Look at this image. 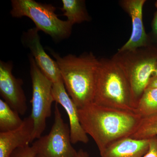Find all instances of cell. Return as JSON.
I'll use <instances>...</instances> for the list:
<instances>
[{"label":"cell","mask_w":157,"mask_h":157,"mask_svg":"<svg viewBox=\"0 0 157 157\" xmlns=\"http://www.w3.org/2000/svg\"><path fill=\"white\" fill-rule=\"evenodd\" d=\"M52 94L54 101L60 104L67 114L72 144L78 142L87 143L89 140L80 124L78 108L67 92L63 79L53 83Z\"/></svg>","instance_id":"30bf717a"},{"label":"cell","mask_w":157,"mask_h":157,"mask_svg":"<svg viewBox=\"0 0 157 157\" xmlns=\"http://www.w3.org/2000/svg\"><path fill=\"white\" fill-rule=\"evenodd\" d=\"M149 146V139L126 137L111 144L100 155L101 157H143Z\"/></svg>","instance_id":"4fadbf2b"},{"label":"cell","mask_w":157,"mask_h":157,"mask_svg":"<svg viewBox=\"0 0 157 157\" xmlns=\"http://www.w3.org/2000/svg\"><path fill=\"white\" fill-rule=\"evenodd\" d=\"M63 16L71 24L81 23L89 21L91 18L86 7L85 1L83 0H62Z\"/></svg>","instance_id":"5bb4252c"},{"label":"cell","mask_w":157,"mask_h":157,"mask_svg":"<svg viewBox=\"0 0 157 157\" xmlns=\"http://www.w3.org/2000/svg\"><path fill=\"white\" fill-rule=\"evenodd\" d=\"M33 130L34 121L29 116L18 129L0 132V157H11L16 149L29 145Z\"/></svg>","instance_id":"7c38bea8"},{"label":"cell","mask_w":157,"mask_h":157,"mask_svg":"<svg viewBox=\"0 0 157 157\" xmlns=\"http://www.w3.org/2000/svg\"><path fill=\"white\" fill-rule=\"evenodd\" d=\"M111 59L126 77L136 108L156 68L157 48L151 45L134 50H118Z\"/></svg>","instance_id":"277c9868"},{"label":"cell","mask_w":157,"mask_h":157,"mask_svg":"<svg viewBox=\"0 0 157 157\" xmlns=\"http://www.w3.org/2000/svg\"><path fill=\"white\" fill-rule=\"evenodd\" d=\"M33 87L31 116L34 121L31 143L41 136L46 128V121L52 114L54 101L52 94L53 83L42 73L32 56L29 57Z\"/></svg>","instance_id":"8992f818"},{"label":"cell","mask_w":157,"mask_h":157,"mask_svg":"<svg viewBox=\"0 0 157 157\" xmlns=\"http://www.w3.org/2000/svg\"><path fill=\"white\" fill-rule=\"evenodd\" d=\"M20 114L0 99V132L14 131L21 126L23 123Z\"/></svg>","instance_id":"9a60e30c"},{"label":"cell","mask_w":157,"mask_h":157,"mask_svg":"<svg viewBox=\"0 0 157 157\" xmlns=\"http://www.w3.org/2000/svg\"><path fill=\"white\" fill-rule=\"evenodd\" d=\"M146 0H121L120 6L132 19V32L128 41L118 51L132 50L151 45L149 34L144 25L143 9Z\"/></svg>","instance_id":"9c48e42d"},{"label":"cell","mask_w":157,"mask_h":157,"mask_svg":"<svg viewBox=\"0 0 157 157\" xmlns=\"http://www.w3.org/2000/svg\"><path fill=\"white\" fill-rule=\"evenodd\" d=\"M76 157H90V156L87 152L85 151L83 149H81L77 151Z\"/></svg>","instance_id":"7402d4cb"},{"label":"cell","mask_w":157,"mask_h":157,"mask_svg":"<svg viewBox=\"0 0 157 157\" xmlns=\"http://www.w3.org/2000/svg\"><path fill=\"white\" fill-rule=\"evenodd\" d=\"M35 153L32 145H26L16 149L11 155V157H35Z\"/></svg>","instance_id":"ac0fdd59"},{"label":"cell","mask_w":157,"mask_h":157,"mask_svg":"<svg viewBox=\"0 0 157 157\" xmlns=\"http://www.w3.org/2000/svg\"><path fill=\"white\" fill-rule=\"evenodd\" d=\"M82 127L94 140L100 153L115 141L131 137L142 118L135 113L92 103L78 109Z\"/></svg>","instance_id":"6da1fadb"},{"label":"cell","mask_w":157,"mask_h":157,"mask_svg":"<svg viewBox=\"0 0 157 157\" xmlns=\"http://www.w3.org/2000/svg\"><path fill=\"white\" fill-rule=\"evenodd\" d=\"M152 77H156L157 78V65L155 70L154 73Z\"/></svg>","instance_id":"603a6c76"},{"label":"cell","mask_w":157,"mask_h":157,"mask_svg":"<svg viewBox=\"0 0 157 157\" xmlns=\"http://www.w3.org/2000/svg\"><path fill=\"white\" fill-rule=\"evenodd\" d=\"M39 30L36 28L29 30L24 34L23 41L29 48L37 65L42 73L55 83L62 80L60 71L56 61H54L47 54L40 42Z\"/></svg>","instance_id":"8fae6325"},{"label":"cell","mask_w":157,"mask_h":157,"mask_svg":"<svg viewBox=\"0 0 157 157\" xmlns=\"http://www.w3.org/2000/svg\"><path fill=\"white\" fill-rule=\"evenodd\" d=\"M148 151L143 157H157V136L150 138Z\"/></svg>","instance_id":"ffe728a7"},{"label":"cell","mask_w":157,"mask_h":157,"mask_svg":"<svg viewBox=\"0 0 157 157\" xmlns=\"http://www.w3.org/2000/svg\"><path fill=\"white\" fill-rule=\"evenodd\" d=\"M136 113L142 118L157 115V88L145 90L137 103Z\"/></svg>","instance_id":"2e32d148"},{"label":"cell","mask_w":157,"mask_h":157,"mask_svg":"<svg viewBox=\"0 0 157 157\" xmlns=\"http://www.w3.org/2000/svg\"><path fill=\"white\" fill-rule=\"evenodd\" d=\"M35 157H76L72 146L70 126L65 123L57 104L55 107L53 125L48 135L41 136L32 145Z\"/></svg>","instance_id":"52a82bcc"},{"label":"cell","mask_w":157,"mask_h":157,"mask_svg":"<svg viewBox=\"0 0 157 157\" xmlns=\"http://www.w3.org/2000/svg\"><path fill=\"white\" fill-rule=\"evenodd\" d=\"M157 136V115L143 118L136 132L131 136L137 139H149Z\"/></svg>","instance_id":"e0dca14e"},{"label":"cell","mask_w":157,"mask_h":157,"mask_svg":"<svg viewBox=\"0 0 157 157\" xmlns=\"http://www.w3.org/2000/svg\"><path fill=\"white\" fill-rule=\"evenodd\" d=\"M11 14L12 17H27L34 22L36 28L48 34L55 40L70 36L72 26L67 21L62 20L55 13V7L34 0H12Z\"/></svg>","instance_id":"5b68a950"},{"label":"cell","mask_w":157,"mask_h":157,"mask_svg":"<svg viewBox=\"0 0 157 157\" xmlns=\"http://www.w3.org/2000/svg\"><path fill=\"white\" fill-rule=\"evenodd\" d=\"M67 92L78 109L94 103L99 59L91 52L61 57L51 52Z\"/></svg>","instance_id":"7a4b0ae2"},{"label":"cell","mask_w":157,"mask_h":157,"mask_svg":"<svg viewBox=\"0 0 157 157\" xmlns=\"http://www.w3.org/2000/svg\"><path fill=\"white\" fill-rule=\"evenodd\" d=\"M94 103L136 113L128 81L111 58L99 59Z\"/></svg>","instance_id":"3957f363"},{"label":"cell","mask_w":157,"mask_h":157,"mask_svg":"<svg viewBox=\"0 0 157 157\" xmlns=\"http://www.w3.org/2000/svg\"><path fill=\"white\" fill-rule=\"evenodd\" d=\"M147 87L157 88V78L152 77L150 80Z\"/></svg>","instance_id":"44dd1931"},{"label":"cell","mask_w":157,"mask_h":157,"mask_svg":"<svg viewBox=\"0 0 157 157\" xmlns=\"http://www.w3.org/2000/svg\"><path fill=\"white\" fill-rule=\"evenodd\" d=\"M155 6L157 9V1L155 3ZM151 31L149 34L152 45L157 48V10L155 12L151 22Z\"/></svg>","instance_id":"d6986e66"},{"label":"cell","mask_w":157,"mask_h":157,"mask_svg":"<svg viewBox=\"0 0 157 157\" xmlns=\"http://www.w3.org/2000/svg\"><path fill=\"white\" fill-rule=\"evenodd\" d=\"M11 62H0V94L12 109L23 115L28 110L27 99L23 90V81L14 77Z\"/></svg>","instance_id":"ba28073f"}]
</instances>
